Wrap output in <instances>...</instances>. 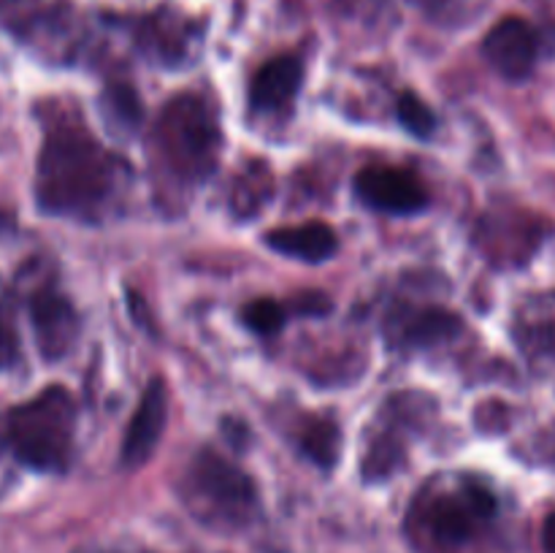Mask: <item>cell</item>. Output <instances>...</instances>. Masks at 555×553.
Segmentation results:
<instances>
[{"instance_id": "e0dca14e", "label": "cell", "mask_w": 555, "mask_h": 553, "mask_svg": "<svg viewBox=\"0 0 555 553\" xmlns=\"http://www.w3.org/2000/svg\"><path fill=\"white\" fill-rule=\"evenodd\" d=\"M101 101H103V108H106L108 119L114 123V128H122V130L139 128L141 103L128 85L108 87L106 95H103Z\"/></svg>"}, {"instance_id": "52a82bcc", "label": "cell", "mask_w": 555, "mask_h": 553, "mask_svg": "<svg viewBox=\"0 0 555 553\" xmlns=\"http://www.w3.org/2000/svg\"><path fill=\"white\" fill-rule=\"evenodd\" d=\"M496 513V499L480 483H466L459 493L434 499L426 507V524L431 535L444 545H459L469 540L477 520Z\"/></svg>"}, {"instance_id": "3957f363", "label": "cell", "mask_w": 555, "mask_h": 553, "mask_svg": "<svg viewBox=\"0 0 555 553\" xmlns=\"http://www.w3.org/2000/svg\"><path fill=\"white\" fill-rule=\"evenodd\" d=\"M76 401L63 385H49L0 417V439L16 461L38 472H63L74 453Z\"/></svg>"}, {"instance_id": "4fadbf2b", "label": "cell", "mask_w": 555, "mask_h": 553, "mask_svg": "<svg viewBox=\"0 0 555 553\" xmlns=\"http://www.w3.org/2000/svg\"><path fill=\"white\" fill-rule=\"evenodd\" d=\"M0 11L14 33L49 43L57 41V36H68L74 25L65 0H0Z\"/></svg>"}, {"instance_id": "7402d4cb", "label": "cell", "mask_w": 555, "mask_h": 553, "mask_svg": "<svg viewBox=\"0 0 555 553\" xmlns=\"http://www.w3.org/2000/svg\"><path fill=\"white\" fill-rule=\"evenodd\" d=\"M542 548L545 553H555V510L545 518V526H542Z\"/></svg>"}, {"instance_id": "6da1fadb", "label": "cell", "mask_w": 555, "mask_h": 553, "mask_svg": "<svg viewBox=\"0 0 555 553\" xmlns=\"http://www.w3.org/2000/svg\"><path fill=\"white\" fill-rule=\"evenodd\" d=\"M128 182V163L106 150L85 119L60 117L49 125L36 168V201L47 215L103 220Z\"/></svg>"}, {"instance_id": "5b68a950", "label": "cell", "mask_w": 555, "mask_h": 553, "mask_svg": "<svg viewBox=\"0 0 555 553\" xmlns=\"http://www.w3.org/2000/svg\"><path fill=\"white\" fill-rule=\"evenodd\" d=\"M542 52V36L524 16H502L482 38L488 65L507 81H524L534 74Z\"/></svg>"}, {"instance_id": "7c38bea8", "label": "cell", "mask_w": 555, "mask_h": 553, "mask_svg": "<svg viewBox=\"0 0 555 553\" xmlns=\"http://www.w3.org/2000/svg\"><path fill=\"white\" fill-rule=\"evenodd\" d=\"M461 331L459 314L442 307L423 309H399L388 318V336L393 345L415 350V347H431L439 342L453 339Z\"/></svg>"}, {"instance_id": "8fae6325", "label": "cell", "mask_w": 555, "mask_h": 553, "mask_svg": "<svg viewBox=\"0 0 555 553\" xmlns=\"http://www.w3.org/2000/svg\"><path fill=\"white\" fill-rule=\"evenodd\" d=\"M304 85V60L298 54H280L255 70L249 81V108L258 114H280L291 108Z\"/></svg>"}, {"instance_id": "44dd1931", "label": "cell", "mask_w": 555, "mask_h": 553, "mask_svg": "<svg viewBox=\"0 0 555 553\" xmlns=\"http://www.w3.org/2000/svg\"><path fill=\"white\" fill-rule=\"evenodd\" d=\"M526 3L534 9V14L540 16V36L551 41V47L555 49V0H526Z\"/></svg>"}, {"instance_id": "8992f818", "label": "cell", "mask_w": 555, "mask_h": 553, "mask_svg": "<svg viewBox=\"0 0 555 553\" xmlns=\"http://www.w3.org/2000/svg\"><path fill=\"white\" fill-rule=\"evenodd\" d=\"M133 41L152 63L179 65L201 41V27L188 14L157 9L133 22Z\"/></svg>"}, {"instance_id": "2e32d148", "label": "cell", "mask_w": 555, "mask_h": 553, "mask_svg": "<svg viewBox=\"0 0 555 553\" xmlns=\"http://www.w3.org/2000/svg\"><path fill=\"white\" fill-rule=\"evenodd\" d=\"M271 193V179L269 171L263 166L260 168H247V171L238 177L236 188H233L231 206L238 211V215H258L260 204L269 198Z\"/></svg>"}, {"instance_id": "9a60e30c", "label": "cell", "mask_w": 555, "mask_h": 553, "mask_svg": "<svg viewBox=\"0 0 555 553\" xmlns=\"http://www.w3.org/2000/svg\"><path fill=\"white\" fill-rule=\"evenodd\" d=\"M296 437L298 445H301V453L309 455L314 464L323 466V470L334 466L341 445L339 426L334 421H328V417H304Z\"/></svg>"}, {"instance_id": "7a4b0ae2", "label": "cell", "mask_w": 555, "mask_h": 553, "mask_svg": "<svg viewBox=\"0 0 555 553\" xmlns=\"http://www.w3.org/2000/svg\"><path fill=\"white\" fill-rule=\"evenodd\" d=\"M155 163L173 188H198L217 168L222 136L217 114L193 92L171 98L155 125Z\"/></svg>"}, {"instance_id": "5bb4252c", "label": "cell", "mask_w": 555, "mask_h": 553, "mask_svg": "<svg viewBox=\"0 0 555 553\" xmlns=\"http://www.w3.org/2000/svg\"><path fill=\"white\" fill-rule=\"evenodd\" d=\"M266 244L287 258L304 260V263H320L328 260L339 247L334 228L325 222H304V226L274 228L266 233Z\"/></svg>"}, {"instance_id": "603a6c76", "label": "cell", "mask_w": 555, "mask_h": 553, "mask_svg": "<svg viewBox=\"0 0 555 553\" xmlns=\"http://www.w3.org/2000/svg\"><path fill=\"white\" fill-rule=\"evenodd\" d=\"M428 3H448V0H428Z\"/></svg>"}, {"instance_id": "ffe728a7", "label": "cell", "mask_w": 555, "mask_h": 553, "mask_svg": "<svg viewBox=\"0 0 555 553\" xmlns=\"http://www.w3.org/2000/svg\"><path fill=\"white\" fill-rule=\"evenodd\" d=\"M16 358H20V336L9 320L0 318V369L14 366Z\"/></svg>"}, {"instance_id": "9c48e42d", "label": "cell", "mask_w": 555, "mask_h": 553, "mask_svg": "<svg viewBox=\"0 0 555 553\" xmlns=\"http://www.w3.org/2000/svg\"><path fill=\"white\" fill-rule=\"evenodd\" d=\"M166 385L157 377L144 388L139 407H135L133 417L128 423V432H125L122 453H119V461H122L125 470H139V466H144L152 459V453H155L157 442L163 437V428H166Z\"/></svg>"}, {"instance_id": "30bf717a", "label": "cell", "mask_w": 555, "mask_h": 553, "mask_svg": "<svg viewBox=\"0 0 555 553\" xmlns=\"http://www.w3.org/2000/svg\"><path fill=\"white\" fill-rule=\"evenodd\" d=\"M33 331L47 358H63L79 336V314L63 293L43 287L30 298Z\"/></svg>"}, {"instance_id": "ba28073f", "label": "cell", "mask_w": 555, "mask_h": 553, "mask_svg": "<svg viewBox=\"0 0 555 553\" xmlns=\"http://www.w3.org/2000/svg\"><path fill=\"white\" fill-rule=\"evenodd\" d=\"M356 195L385 215H415L426 209L428 190L410 168L372 166L356 177Z\"/></svg>"}, {"instance_id": "ac0fdd59", "label": "cell", "mask_w": 555, "mask_h": 553, "mask_svg": "<svg viewBox=\"0 0 555 553\" xmlns=\"http://www.w3.org/2000/svg\"><path fill=\"white\" fill-rule=\"evenodd\" d=\"M396 112H399V123L417 139H428L437 130V117L428 108V103L415 92H401Z\"/></svg>"}, {"instance_id": "d6986e66", "label": "cell", "mask_w": 555, "mask_h": 553, "mask_svg": "<svg viewBox=\"0 0 555 553\" xmlns=\"http://www.w3.org/2000/svg\"><path fill=\"white\" fill-rule=\"evenodd\" d=\"M242 320L255 334L271 336L276 331H282V325H285V309L276 301H271V298H258V301H249L242 309Z\"/></svg>"}, {"instance_id": "277c9868", "label": "cell", "mask_w": 555, "mask_h": 553, "mask_svg": "<svg viewBox=\"0 0 555 553\" xmlns=\"http://www.w3.org/2000/svg\"><path fill=\"white\" fill-rule=\"evenodd\" d=\"M184 499L198 518L215 526H244L258 510L255 483L222 455L201 450L184 472Z\"/></svg>"}]
</instances>
